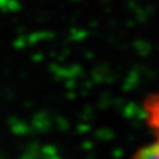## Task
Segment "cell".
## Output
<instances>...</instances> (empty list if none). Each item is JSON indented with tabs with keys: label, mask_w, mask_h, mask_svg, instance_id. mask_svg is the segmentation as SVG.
I'll return each instance as SVG.
<instances>
[{
	"label": "cell",
	"mask_w": 159,
	"mask_h": 159,
	"mask_svg": "<svg viewBox=\"0 0 159 159\" xmlns=\"http://www.w3.org/2000/svg\"><path fill=\"white\" fill-rule=\"evenodd\" d=\"M143 108L147 124L152 128L155 135L159 137V92L147 98Z\"/></svg>",
	"instance_id": "6da1fadb"
},
{
	"label": "cell",
	"mask_w": 159,
	"mask_h": 159,
	"mask_svg": "<svg viewBox=\"0 0 159 159\" xmlns=\"http://www.w3.org/2000/svg\"><path fill=\"white\" fill-rule=\"evenodd\" d=\"M134 157L137 158H159V137H157V139L154 142H152L150 144L140 148Z\"/></svg>",
	"instance_id": "7a4b0ae2"
}]
</instances>
